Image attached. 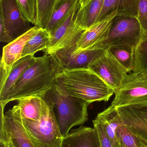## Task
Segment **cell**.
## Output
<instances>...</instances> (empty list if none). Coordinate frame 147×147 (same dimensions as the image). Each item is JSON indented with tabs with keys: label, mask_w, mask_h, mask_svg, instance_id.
<instances>
[{
	"label": "cell",
	"mask_w": 147,
	"mask_h": 147,
	"mask_svg": "<svg viewBox=\"0 0 147 147\" xmlns=\"http://www.w3.org/2000/svg\"><path fill=\"white\" fill-rule=\"evenodd\" d=\"M34 56H28L22 58L15 63L7 78L5 84L0 87L1 109L4 110L7 101L15 87L18 80L24 71L35 61Z\"/></svg>",
	"instance_id": "obj_16"
},
{
	"label": "cell",
	"mask_w": 147,
	"mask_h": 147,
	"mask_svg": "<svg viewBox=\"0 0 147 147\" xmlns=\"http://www.w3.org/2000/svg\"><path fill=\"white\" fill-rule=\"evenodd\" d=\"M143 34L140 24L136 17L116 15L112 20L108 37L96 49L107 50L115 46H130L135 48Z\"/></svg>",
	"instance_id": "obj_5"
},
{
	"label": "cell",
	"mask_w": 147,
	"mask_h": 147,
	"mask_svg": "<svg viewBox=\"0 0 147 147\" xmlns=\"http://www.w3.org/2000/svg\"><path fill=\"white\" fill-rule=\"evenodd\" d=\"M104 0H90L80 7L77 14L76 25L86 30L96 24L103 6Z\"/></svg>",
	"instance_id": "obj_19"
},
{
	"label": "cell",
	"mask_w": 147,
	"mask_h": 147,
	"mask_svg": "<svg viewBox=\"0 0 147 147\" xmlns=\"http://www.w3.org/2000/svg\"><path fill=\"white\" fill-rule=\"evenodd\" d=\"M147 102V76L132 73L127 74L111 103L118 107Z\"/></svg>",
	"instance_id": "obj_8"
},
{
	"label": "cell",
	"mask_w": 147,
	"mask_h": 147,
	"mask_svg": "<svg viewBox=\"0 0 147 147\" xmlns=\"http://www.w3.org/2000/svg\"><path fill=\"white\" fill-rule=\"evenodd\" d=\"M41 117L37 121L22 119L23 125L36 147H62L63 137L54 111V105L46 94Z\"/></svg>",
	"instance_id": "obj_3"
},
{
	"label": "cell",
	"mask_w": 147,
	"mask_h": 147,
	"mask_svg": "<svg viewBox=\"0 0 147 147\" xmlns=\"http://www.w3.org/2000/svg\"><path fill=\"white\" fill-rule=\"evenodd\" d=\"M116 136L121 145L125 147H144L139 138L133 135L124 125L117 129Z\"/></svg>",
	"instance_id": "obj_27"
},
{
	"label": "cell",
	"mask_w": 147,
	"mask_h": 147,
	"mask_svg": "<svg viewBox=\"0 0 147 147\" xmlns=\"http://www.w3.org/2000/svg\"><path fill=\"white\" fill-rule=\"evenodd\" d=\"M46 94L56 108V117L63 138L72 127L83 125L87 121L88 108L90 104L81 98L61 95L54 85Z\"/></svg>",
	"instance_id": "obj_4"
},
{
	"label": "cell",
	"mask_w": 147,
	"mask_h": 147,
	"mask_svg": "<svg viewBox=\"0 0 147 147\" xmlns=\"http://www.w3.org/2000/svg\"><path fill=\"white\" fill-rule=\"evenodd\" d=\"M77 42L57 51L54 54L61 67V70L88 68L94 60L101 56L106 50L94 49L73 52Z\"/></svg>",
	"instance_id": "obj_12"
},
{
	"label": "cell",
	"mask_w": 147,
	"mask_h": 147,
	"mask_svg": "<svg viewBox=\"0 0 147 147\" xmlns=\"http://www.w3.org/2000/svg\"><path fill=\"white\" fill-rule=\"evenodd\" d=\"M62 147H101L95 129L81 126L63 138Z\"/></svg>",
	"instance_id": "obj_15"
},
{
	"label": "cell",
	"mask_w": 147,
	"mask_h": 147,
	"mask_svg": "<svg viewBox=\"0 0 147 147\" xmlns=\"http://www.w3.org/2000/svg\"><path fill=\"white\" fill-rule=\"evenodd\" d=\"M0 16L12 40L31 29L30 22L25 19L16 0H0Z\"/></svg>",
	"instance_id": "obj_13"
},
{
	"label": "cell",
	"mask_w": 147,
	"mask_h": 147,
	"mask_svg": "<svg viewBox=\"0 0 147 147\" xmlns=\"http://www.w3.org/2000/svg\"><path fill=\"white\" fill-rule=\"evenodd\" d=\"M139 0H104L97 23L117 11V14L138 17Z\"/></svg>",
	"instance_id": "obj_17"
},
{
	"label": "cell",
	"mask_w": 147,
	"mask_h": 147,
	"mask_svg": "<svg viewBox=\"0 0 147 147\" xmlns=\"http://www.w3.org/2000/svg\"><path fill=\"white\" fill-rule=\"evenodd\" d=\"M0 141L7 142L14 147H36L15 105L5 114L3 111L1 110Z\"/></svg>",
	"instance_id": "obj_6"
},
{
	"label": "cell",
	"mask_w": 147,
	"mask_h": 147,
	"mask_svg": "<svg viewBox=\"0 0 147 147\" xmlns=\"http://www.w3.org/2000/svg\"><path fill=\"white\" fill-rule=\"evenodd\" d=\"M40 28L37 26L31 28L26 32L3 47L0 65V87L5 84L15 63L22 58V54L27 42L38 32Z\"/></svg>",
	"instance_id": "obj_11"
},
{
	"label": "cell",
	"mask_w": 147,
	"mask_h": 147,
	"mask_svg": "<svg viewBox=\"0 0 147 147\" xmlns=\"http://www.w3.org/2000/svg\"><path fill=\"white\" fill-rule=\"evenodd\" d=\"M133 73L147 76V34H143L135 48L134 68Z\"/></svg>",
	"instance_id": "obj_24"
},
{
	"label": "cell",
	"mask_w": 147,
	"mask_h": 147,
	"mask_svg": "<svg viewBox=\"0 0 147 147\" xmlns=\"http://www.w3.org/2000/svg\"><path fill=\"white\" fill-rule=\"evenodd\" d=\"M140 141L144 147H147V141L140 139Z\"/></svg>",
	"instance_id": "obj_33"
},
{
	"label": "cell",
	"mask_w": 147,
	"mask_h": 147,
	"mask_svg": "<svg viewBox=\"0 0 147 147\" xmlns=\"http://www.w3.org/2000/svg\"><path fill=\"white\" fill-rule=\"evenodd\" d=\"M116 108L123 125L135 136L147 141V102Z\"/></svg>",
	"instance_id": "obj_10"
},
{
	"label": "cell",
	"mask_w": 147,
	"mask_h": 147,
	"mask_svg": "<svg viewBox=\"0 0 147 147\" xmlns=\"http://www.w3.org/2000/svg\"><path fill=\"white\" fill-rule=\"evenodd\" d=\"M15 105L22 119L37 121L41 117L44 99L39 97H30L17 100Z\"/></svg>",
	"instance_id": "obj_20"
},
{
	"label": "cell",
	"mask_w": 147,
	"mask_h": 147,
	"mask_svg": "<svg viewBox=\"0 0 147 147\" xmlns=\"http://www.w3.org/2000/svg\"><path fill=\"white\" fill-rule=\"evenodd\" d=\"M90 1V0H79V4H80V7H83V6H84Z\"/></svg>",
	"instance_id": "obj_32"
},
{
	"label": "cell",
	"mask_w": 147,
	"mask_h": 147,
	"mask_svg": "<svg viewBox=\"0 0 147 147\" xmlns=\"http://www.w3.org/2000/svg\"><path fill=\"white\" fill-rule=\"evenodd\" d=\"M54 86L61 95L81 98L90 104L107 102L114 93L89 68L61 70L56 75Z\"/></svg>",
	"instance_id": "obj_1"
},
{
	"label": "cell",
	"mask_w": 147,
	"mask_h": 147,
	"mask_svg": "<svg viewBox=\"0 0 147 147\" xmlns=\"http://www.w3.org/2000/svg\"><path fill=\"white\" fill-rule=\"evenodd\" d=\"M117 13V11H115L104 20L86 29L78 40L73 52L96 49L99 44L108 37L112 20Z\"/></svg>",
	"instance_id": "obj_14"
},
{
	"label": "cell",
	"mask_w": 147,
	"mask_h": 147,
	"mask_svg": "<svg viewBox=\"0 0 147 147\" xmlns=\"http://www.w3.org/2000/svg\"><path fill=\"white\" fill-rule=\"evenodd\" d=\"M58 0H37L38 18L36 26L45 29Z\"/></svg>",
	"instance_id": "obj_25"
},
{
	"label": "cell",
	"mask_w": 147,
	"mask_h": 147,
	"mask_svg": "<svg viewBox=\"0 0 147 147\" xmlns=\"http://www.w3.org/2000/svg\"><path fill=\"white\" fill-rule=\"evenodd\" d=\"M0 40L1 42L9 43L13 40L9 35L5 28L4 21L1 16H0Z\"/></svg>",
	"instance_id": "obj_30"
},
{
	"label": "cell",
	"mask_w": 147,
	"mask_h": 147,
	"mask_svg": "<svg viewBox=\"0 0 147 147\" xmlns=\"http://www.w3.org/2000/svg\"><path fill=\"white\" fill-rule=\"evenodd\" d=\"M0 147H14L9 143L4 142L0 141Z\"/></svg>",
	"instance_id": "obj_31"
},
{
	"label": "cell",
	"mask_w": 147,
	"mask_h": 147,
	"mask_svg": "<svg viewBox=\"0 0 147 147\" xmlns=\"http://www.w3.org/2000/svg\"><path fill=\"white\" fill-rule=\"evenodd\" d=\"M121 147H125L124 146H122V145H121Z\"/></svg>",
	"instance_id": "obj_34"
},
{
	"label": "cell",
	"mask_w": 147,
	"mask_h": 147,
	"mask_svg": "<svg viewBox=\"0 0 147 147\" xmlns=\"http://www.w3.org/2000/svg\"><path fill=\"white\" fill-rule=\"evenodd\" d=\"M117 93L128 71L117 61L108 49L88 66Z\"/></svg>",
	"instance_id": "obj_7"
},
{
	"label": "cell",
	"mask_w": 147,
	"mask_h": 147,
	"mask_svg": "<svg viewBox=\"0 0 147 147\" xmlns=\"http://www.w3.org/2000/svg\"><path fill=\"white\" fill-rule=\"evenodd\" d=\"M143 31L147 34V0H139L137 17Z\"/></svg>",
	"instance_id": "obj_29"
},
{
	"label": "cell",
	"mask_w": 147,
	"mask_h": 147,
	"mask_svg": "<svg viewBox=\"0 0 147 147\" xmlns=\"http://www.w3.org/2000/svg\"><path fill=\"white\" fill-rule=\"evenodd\" d=\"M96 118L103 125L113 147H121L116 136V130L123 125L117 108L110 105L102 112L99 113Z\"/></svg>",
	"instance_id": "obj_18"
},
{
	"label": "cell",
	"mask_w": 147,
	"mask_h": 147,
	"mask_svg": "<svg viewBox=\"0 0 147 147\" xmlns=\"http://www.w3.org/2000/svg\"><path fill=\"white\" fill-rule=\"evenodd\" d=\"M61 67L54 54H45L24 71L10 94L7 103L30 97L44 98L55 85Z\"/></svg>",
	"instance_id": "obj_2"
},
{
	"label": "cell",
	"mask_w": 147,
	"mask_h": 147,
	"mask_svg": "<svg viewBox=\"0 0 147 147\" xmlns=\"http://www.w3.org/2000/svg\"><path fill=\"white\" fill-rule=\"evenodd\" d=\"M93 127L95 129L100 141L101 147H113L105 129L102 123L96 118L93 121Z\"/></svg>",
	"instance_id": "obj_28"
},
{
	"label": "cell",
	"mask_w": 147,
	"mask_h": 147,
	"mask_svg": "<svg viewBox=\"0 0 147 147\" xmlns=\"http://www.w3.org/2000/svg\"><path fill=\"white\" fill-rule=\"evenodd\" d=\"M79 0H58L46 27L48 32L55 30L71 13L79 3Z\"/></svg>",
	"instance_id": "obj_21"
},
{
	"label": "cell",
	"mask_w": 147,
	"mask_h": 147,
	"mask_svg": "<svg viewBox=\"0 0 147 147\" xmlns=\"http://www.w3.org/2000/svg\"><path fill=\"white\" fill-rule=\"evenodd\" d=\"M108 49L129 72L133 71L135 48L130 46L124 45L111 47Z\"/></svg>",
	"instance_id": "obj_23"
},
{
	"label": "cell",
	"mask_w": 147,
	"mask_h": 147,
	"mask_svg": "<svg viewBox=\"0 0 147 147\" xmlns=\"http://www.w3.org/2000/svg\"><path fill=\"white\" fill-rule=\"evenodd\" d=\"M23 16L28 22L36 26L38 18L37 0H16Z\"/></svg>",
	"instance_id": "obj_26"
},
{
	"label": "cell",
	"mask_w": 147,
	"mask_h": 147,
	"mask_svg": "<svg viewBox=\"0 0 147 147\" xmlns=\"http://www.w3.org/2000/svg\"><path fill=\"white\" fill-rule=\"evenodd\" d=\"M79 3L69 16L53 31L50 32L51 38L48 48L44 51L45 54H52L77 41L86 30L79 28L76 25Z\"/></svg>",
	"instance_id": "obj_9"
},
{
	"label": "cell",
	"mask_w": 147,
	"mask_h": 147,
	"mask_svg": "<svg viewBox=\"0 0 147 147\" xmlns=\"http://www.w3.org/2000/svg\"><path fill=\"white\" fill-rule=\"evenodd\" d=\"M50 32L47 29L40 28L38 32L33 36L25 45L22 58L28 56H34L37 52H43L48 48L50 42Z\"/></svg>",
	"instance_id": "obj_22"
}]
</instances>
